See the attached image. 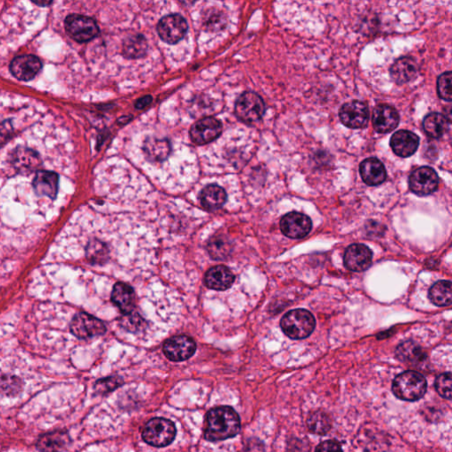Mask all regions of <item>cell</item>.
<instances>
[{"label": "cell", "mask_w": 452, "mask_h": 452, "mask_svg": "<svg viewBox=\"0 0 452 452\" xmlns=\"http://www.w3.org/2000/svg\"><path fill=\"white\" fill-rule=\"evenodd\" d=\"M86 254L88 261L95 264L106 263L109 257V250L106 245L97 241L88 244Z\"/></svg>", "instance_id": "1f68e13d"}, {"label": "cell", "mask_w": 452, "mask_h": 452, "mask_svg": "<svg viewBox=\"0 0 452 452\" xmlns=\"http://www.w3.org/2000/svg\"><path fill=\"white\" fill-rule=\"evenodd\" d=\"M121 325L131 332H140L145 328V320L136 312L125 314V316L121 319Z\"/></svg>", "instance_id": "836d02e7"}, {"label": "cell", "mask_w": 452, "mask_h": 452, "mask_svg": "<svg viewBox=\"0 0 452 452\" xmlns=\"http://www.w3.org/2000/svg\"><path fill=\"white\" fill-rule=\"evenodd\" d=\"M427 386V381L420 373L405 371L393 380L392 392L401 401L414 402L423 398Z\"/></svg>", "instance_id": "7a4b0ae2"}, {"label": "cell", "mask_w": 452, "mask_h": 452, "mask_svg": "<svg viewBox=\"0 0 452 452\" xmlns=\"http://www.w3.org/2000/svg\"><path fill=\"white\" fill-rule=\"evenodd\" d=\"M152 97L150 96H146L143 97L142 98H140L139 100L136 101V109L142 110L144 109V108L149 106L150 104H152Z\"/></svg>", "instance_id": "ab89813d"}, {"label": "cell", "mask_w": 452, "mask_h": 452, "mask_svg": "<svg viewBox=\"0 0 452 452\" xmlns=\"http://www.w3.org/2000/svg\"><path fill=\"white\" fill-rule=\"evenodd\" d=\"M435 389L438 394L446 399H451L452 395V378L450 372L439 376L435 381Z\"/></svg>", "instance_id": "d590c367"}, {"label": "cell", "mask_w": 452, "mask_h": 452, "mask_svg": "<svg viewBox=\"0 0 452 452\" xmlns=\"http://www.w3.org/2000/svg\"><path fill=\"white\" fill-rule=\"evenodd\" d=\"M111 300L120 309L121 312L129 314L136 307V293L132 287L125 283H117L111 293Z\"/></svg>", "instance_id": "7402d4cb"}, {"label": "cell", "mask_w": 452, "mask_h": 452, "mask_svg": "<svg viewBox=\"0 0 452 452\" xmlns=\"http://www.w3.org/2000/svg\"><path fill=\"white\" fill-rule=\"evenodd\" d=\"M122 382V380L118 378V376H113V378H107L97 381L96 385H95V389H96L98 394L104 395L120 387Z\"/></svg>", "instance_id": "8d00e7d4"}, {"label": "cell", "mask_w": 452, "mask_h": 452, "mask_svg": "<svg viewBox=\"0 0 452 452\" xmlns=\"http://www.w3.org/2000/svg\"><path fill=\"white\" fill-rule=\"evenodd\" d=\"M175 437V425L165 418L152 419L145 425L143 431V440L155 447L168 446Z\"/></svg>", "instance_id": "277c9868"}, {"label": "cell", "mask_w": 452, "mask_h": 452, "mask_svg": "<svg viewBox=\"0 0 452 452\" xmlns=\"http://www.w3.org/2000/svg\"><path fill=\"white\" fill-rule=\"evenodd\" d=\"M179 1L186 6H191L195 4L196 0H179Z\"/></svg>", "instance_id": "b9f144b4"}, {"label": "cell", "mask_w": 452, "mask_h": 452, "mask_svg": "<svg viewBox=\"0 0 452 452\" xmlns=\"http://www.w3.org/2000/svg\"><path fill=\"white\" fill-rule=\"evenodd\" d=\"M71 332L81 339H92L106 332L104 323L87 313L75 314L70 324Z\"/></svg>", "instance_id": "ba28073f"}, {"label": "cell", "mask_w": 452, "mask_h": 452, "mask_svg": "<svg viewBox=\"0 0 452 452\" xmlns=\"http://www.w3.org/2000/svg\"><path fill=\"white\" fill-rule=\"evenodd\" d=\"M41 70L42 62L34 55L19 56L10 65V71L19 81H31Z\"/></svg>", "instance_id": "9a60e30c"}, {"label": "cell", "mask_w": 452, "mask_h": 452, "mask_svg": "<svg viewBox=\"0 0 452 452\" xmlns=\"http://www.w3.org/2000/svg\"><path fill=\"white\" fill-rule=\"evenodd\" d=\"M439 178L435 170L423 166L415 170L409 179V186L414 194L428 195L437 191Z\"/></svg>", "instance_id": "30bf717a"}, {"label": "cell", "mask_w": 452, "mask_h": 452, "mask_svg": "<svg viewBox=\"0 0 452 452\" xmlns=\"http://www.w3.org/2000/svg\"><path fill=\"white\" fill-rule=\"evenodd\" d=\"M360 176L366 185H381L386 179V170L381 161L376 159L364 160L360 166Z\"/></svg>", "instance_id": "44dd1931"}, {"label": "cell", "mask_w": 452, "mask_h": 452, "mask_svg": "<svg viewBox=\"0 0 452 452\" xmlns=\"http://www.w3.org/2000/svg\"><path fill=\"white\" fill-rule=\"evenodd\" d=\"M31 1L35 5L45 8V6H50L54 0H31Z\"/></svg>", "instance_id": "60d3db41"}, {"label": "cell", "mask_w": 452, "mask_h": 452, "mask_svg": "<svg viewBox=\"0 0 452 452\" xmlns=\"http://www.w3.org/2000/svg\"><path fill=\"white\" fill-rule=\"evenodd\" d=\"M144 150L149 159L155 161H162L170 155L171 146L168 140L150 138L146 140Z\"/></svg>", "instance_id": "f1b7e54d"}, {"label": "cell", "mask_w": 452, "mask_h": 452, "mask_svg": "<svg viewBox=\"0 0 452 452\" xmlns=\"http://www.w3.org/2000/svg\"><path fill=\"white\" fill-rule=\"evenodd\" d=\"M209 255L215 260H224L230 255L232 250V244L225 236H214L208 243Z\"/></svg>", "instance_id": "83f0119b"}, {"label": "cell", "mask_w": 452, "mask_h": 452, "mask_svg": "<svg viewBox=\"0 0 452 452\" xmlns=\"http://www.w3.org/2000/svg\"><path fill=\"white\" fill-rule=\"evenodd\" d=\"M282 330L291 339H304L316 328V319L309 311L294 309L284 314L280 322Z\"/></svg>", "instance_id": "3957f363"}, {"label": "cell", "mask_w": 452, "mask_h": 452, "mask_svg": "<svg viewBox=\"0 0 452 452\" xmlns=\"http://www.w3.org/2000/svg\"><path fill=\"white\" fill-rule=\"evenodd\" d=\"M227 24L226 15L218 8H209L203 11L202 15V26L208 32H218L225 28Z\"/></svg>", "instance_id": "484cf974"}, {"label": "cell", "mask_w": 452, "mask_h": 452, "mask_svg": "<svg viewBox=\"0 0 452 452\" xmlns=\"http://www.w3.org/2000/svg\"><path fill=\"white\" fill-rule=\"evenodd\" d=\"M65 29L71 38L78 42H88L99 35V27L94 19L80 15H71L65 19Z\"/></svg>", "instance_id": "5b68a950"}, {"label": "cell", "mask_w": 452, "mask_h": 452, "mask_svg": "<svg viewBox=\"0 0 452 452\" xmlns=\"http://www.w3.org/2000/svg\"><path fill=\"white\" fill-rule=\"evenodd\" d=\"M58 179L57 173L42 170L38 171L33 181L35 194L55 199L58 194Z\"/></svg>", "instance_id": "ffe728a7"}, {"label": "cell", "mask_w": 452, "mask_h": 452, "mask_svg": "<svg viewBox=\"0 0 452 452\" xmlns=\"http://www.w3.org/2000/svg\"><path fill=\"white\" fill-rule=\"evenodd\" d=\"M428 297L435 306H450L452 302L451 282L445 280L437 282L429 290Z\"/></svg>", "instance_id": "d4e9b609"}, {"label": "cell", "mask_w": 452, "mask_h": 452, "mask_svg": "<svg viewBox=\"0 0 452 452\" xmlns=\"http://www.w3.org/2000/svg\"><path fill=\"white\" fill-rule=\"evenodd\" d=\"M339 118L344 125L349 129H364L369 122V108L363 102H350L340 109Z\"/></svg>", "instance_id": "9c48e42d"}, {"label": "cell", "mask_w": 452, "mask_h": 452, "mask_svg": "<svg viewBox=\"0 0 452 452\" xmlns=\"http://www.w3.org/2000/svg\"><path fill=\"white\" fill-rule=\"evenodd\" d=\"M437 92L439 97L445 101L452 99V73L447 72L441 74L437 80Z\"/></svg>", "instance_id": "e575fe53"}, {"label": "cell", "mask_w": 452, "mask_h": 452, "mask_svg": "<svg viewBox=\"0 0 452 452\" xmlns=\"http://www.w3.org/2000/svg\"><path fill=\"white\" fill-rule=\"evenodd\" d=\"M280 228L286 237L301 239L309 234L312 229V222L302 213L291 212L282 218Z\"/></svg>", "instance_id": "4fadbf2b"}, {"label": "cell", "mask_w": 452, "mask_h": 452, "mask_svg": "<svg viewBox=\"0 0 452 452\" xmlns=\"http://www.w3.org/2000/svg\"><path fill=\"white\" fill-rule=\"evenodd\" d=\"M222 124L214 117H207L200 120L192 126L190 136L193 142L198 145H204L213 142L220 136Z\"/></svg>", "instance_id": "7c38bea8"}, {"label": "cell", "mask_w": 452, "mask_h": 452, "mask_svg": "<svg viewBox=\"0 0 452 452\" xmlns=\"http://www.w3.org/2000/svg\"><path fill=\"white\" fill-rule=\"evenodd\" d=\"M21 381H16L15 378H9L6 376L0 382V389L6 394H16L21 391Z\"/></svg>", "instance_id": "74e56055"}, {"label": "cell", "mask_w": 452, "mask_h": 452, "mask_svg": "<svg viewBox=\"0 0 452 452\" xmlns=\"http://www.w3.org/2000/svg\"><path fill=\"white\" fill-rule=\"evenodd\" d=\"M148 48V41L143 35H133L123 42L122 54L127 58L137 60L146 55Z\"/></svg>", "instance_id": "603a6c76"}, {"label": "cell", "mask_w": 452, "mask_h": 452, "mask_svg": "<svg viewBox=\"0 0 452 452\" xmlns=\"http://www.w3.org/2000/svg\"><path fill=\"white\" fill-rule=\"evenodd\" d=\"M67 439L65 434L55 432L42 437L39 440L38 447L44 451H58L64 448L67 444Z\"/></svg>", "instance_id": "d6a6232c"}, {"label": "cell", "mask_w": 452, "mask_h": 452, "mask_svg": "<svg viewBox=\"0 0 452 452\" xmlns=\"http://www.w3.org/2000/svg\"><path fill=\"white\" fill-rule=\"evenodd\" d=\"M265 104L260 96L255 92H245L235 104V114L242 122L254 124L264 115Z\"/></svg>", "instance_id": "8992f818"}, {"label": "cell", "mask_w": 452, "mask_h": 452, "mask_svg": "<svg viewBox=\"0 0 452 452\" xmlns=\"http://www.w3.org/2000/svg\"><path fill=\"white\" fill-rule=\"evenodd\" d=\"M341 445L337 441H326L323 443L318 445L316 447V451H340L341 450Z\"/></svg>", "instance_id": "f35d334b"}, {"label": "cell", "mask_w": 452, "mask_h": 452, "mask_svg": "<svg viewBox=\"0 0 452 452\" xmlns=\"http://www.w3.org/2000/svg\"><path fill=\"white\" fill-rule=\"evenodd\" d=\"M420 143V139L410 131L401 130L393 134L391 146L393 152L401 157L414 155Z\"/></svg>", "instance_id": "e0dca14e"}, {"label": "cell", "mask_w": 452, "mask_h": 452, "mask_svg": "<svg viewBox=\"0 0 452 452\" xmlns=\"http://www.w3.org/2000/svg\"><path fill=\"white\" fill-rule=\"evenodd\" d=\"M241 420L237 412L229 406L212 409L206 419L205 438L209 442L227 440L241 431Z\"/></svg>", "instance_id": "6da1fadb"}, {"label": "cell", "mask_w": 452, "mask_h": 452, "mask_svg": "<svg viewBox=\"0 0 452 452\" xmlns=\"http://www.w3.org/2000/svg\"><path fill=\"white\" fill-rule=\"evenodd\" d=\"M309 431L316 435H325L332 428L330 416L323 411H316L310 414L307 421Z\"/></svg>", "instance_id": "4dcf8cb0"}, {"label": "cell", "mask_w": 452, "mask_h": 452, "mask_svg": "<svg viewBox=\"0 0 452 452\" xmlns=\"http://www.w3.org/2000/svg\"><path fill=\"white\" fill-rule=\"evenodd\" d=\"M234 280V275L227 267L218 265L206 273L204 282L209 289L225 291L232 286Z\"/></svg>", "instance_id": "d6986e66"}, {"label": "cell", "mask_w": 452, "mask_h": 452, "mask_svg": "<svg viewBox=\"0 0 452 452\" xmlns=\"http://www.w3.org/2000/svg\"><path fill=\"white\" fill-rule=\"evenodd\" d=\"M399 123V115L395 108L388 104H379L373 113V126L376 132L387 134L396 129Z\"/></svg>", "instance_id": "2e32d148"}, {"label": "cell", "mask_w": 452, "mask_h": 452, "mask_svg": "<svg viewBox=\"0 0 452 452\" xmlns=\"http://www.w3.org/2000/svg\"><path fill=\"white\" fill-rule=\"evenodd\" d=\"M227 199L225 189L217 185H209L202 190L201 202L203 207L209 211L221 208Z\"/></svg>", "instance_id": "cb8c5ba5"}, {"label": "cell", "mask_w": 452, "mask_h": 452, "mask_svg": "<svg viewBox=\"0 0 452 452\" xmlns=\"http://www.w3.org/2000/svg\"><path fill=\"white\" fill-rule=\"evenodd\" d=\"M372 259L369 248L363 244H353L346 251L344 263L348 270L362 273L371 266Z\"/></svg>", "instance_id": "5bb4252c"}, {"label": "cell", "mask_w": 452, "mask_h": 452, "mask_svg": "<svg viewBox=\"0 0 452 452\" xmlns=\"http://www.w3.org/2000/svg\"><path fill=\"white\" fill-rule=\"evenodd\" d=\"M396 356L404 362H422L426 358L421 347L412 341H406L399 345L396 350Z\"/></svg>", "instance_id": "f546056e"}, {"label": "cell", "mask_w": 452, "mask_h": 452, "mask_svg": "<svg viewBox=\"0 0 452 452\" xmlns=\"http://www.w3.org/2000/svg\"><path fill=\"white\" fill-rule=\"evenodd\" d=\"M163 350L167 358L172 362H184L195 355L196 345L191 337L176 336L167 340Z\"/></svg>", "instance_id": "8fae6325"}, {"label": "cell", "mask_w": 452, "mask_h": 452, "mask_svg": "<svg viewBox=\"0 0 452 452\" xmlns=\"http://www.w3.org/2000/svg\"><path fill=\"white\" fill-rule=\"evenodd\" d=\"M425 132L432 138H440L448 129V120L443 114L430 113L423 121Z\"/></svg>", "instance_id": "4316f807"}, {"label": "cell", "mask_w": 452, "mask_h": 452, "mask_svg": "<svg viewBox=\"0 0 452 452\" xmlns=\"http://www.w3.org/2000/svg\"><path fill=\"white\" fill-rule=\"evenodd\" d=\"M188 31L186 19L179 14L165 16L160 19L156 27L159 38L169 45L178 44L185 38Z\"/></svg>", "instance_id": "52a82bcc"}, {"label": "cell", "mask_w": 452, "mask_h": 452, "mask_svg": "<svg viewBox=\"0 0 452 452\" xmlns=\"http://www.w3.org/2000/svg\"><path fill=\"white\" fill-rule=\"evenodd\" d=\"M418 65L411 57H402L394 62L391 67L392 80L398 85L410 83L417 76Z\"/></svg>", "instance_id": "ac0fdd59"}]
</instances>
